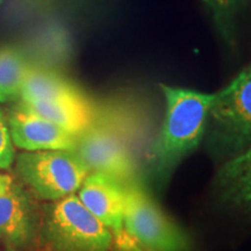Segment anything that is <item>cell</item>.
Instances as JSON below:
<instances>
[{"mask_svg":"<svg viewBox=\"0 0 251 251\" xmlns=\"http://www.w3.org/2000/svg\"><path fill=\"white\" fill-rule=\"evenodd\" d=\"M166 112L151 149L156 174L166 177L180 161L196 150L207 127L208 113L215 93L172 87L161 84Z\"/></svg>","mask_w":251,"mask_h":251,"instance_id":"cell-1","label":"cell"},{"mask_svg":"<svg viewBox=\"0 0 251 251\" xmlns=\"http://www.w3.org/2000/svg\"><path fill=\"white\" fill-rule=\"evenodd\" d=\"M114 235L76 194L45 202L37 247L42 251H111Z\"/></svg>","mask_w":251,"mask_h":251,"instance_id":"cell-2","label":"cell"},{"mask_svg":"<svg viewBox=\"0 0 251 251\" xmlns=\"http://www.w3.org/2000/svg\"><path fill=\"white\" fill-rule=\"evenodd\" d=\"M90 169L75 150L24 151L15 156V175L36 200L52 202L76 194Z\"/></svg>","mask_w":251,"mask_h":251,"instance_id":"cell-3","label":"cell"},{"mask_svg":"<svg viewBox=\"0 0 251 251\" xmlns=\"http://www.w3.org/2000/svg\"><path fill=\"white\" fill-rule=\"evenodd\" d=\"M124 229L151 251L192 249L188 235L163 212L137 178L126 184Z\"/></svg>","mask_w":251,"mask_h":251,"instance_id":"cell-4","label":"cell"},{"mask_svg":"<svg viewBox=\"0 0 251 251\" xmlns=\"http://www.w3.org/2000/svg\"><path fill=\"white\" fill-rule=\"evenodd\" d=\"M209 141L220 151L237 155L251 144V67L215 93L208 113Z\"/></svg>","mask_w":251,"mask_h":251,"instance_id":"cell-5","label":"cell"},{"mask_svg":"<svg viewBox=\"0 0 251 251\" xmlns=\"http://www.w3.org/2000/svg\"><path fill=\"white\" fill-rule=\"evenodd\" d=\"M76 151L91 172H103L122 183L136 179V163L124 133L102 121H96L78 137Z\"/></svg>","mask_w":251,"mask_h":251,"instance_id":"cell-6","label":"cell"},{"mask_svg":"<svg viewBox=\"0 0 251 251\" xmlns=\"http://www.w3.org/2000/svg\"><path fill=\"white\" fill-rule=\"evenodd\" d=\"M20 181L0 196V243L6 251H28L37 246L42 205Z\"/></svg>","mask_w":251,"mask_h":251,"instance_id":"cell-7","label":"cell"},{"mask_svg":"<svg viewBox=\"0 0 251 251\" xmlns=\"http://www.w3.org/2000/svg\"><path fill=\"white\" fill-rule=\"evenodd\" d=\"M7 120L15 147L25 151L75 150L78 139L54 122L30 111L20 101L9 109Z\"/></svg>","mask_w":251,"mask_h":251,"instance_id":"cell-8","label":"cell"},{"mask_svg":"<svg viewBox=\"0 0 251 251\" xmlns=\"http://www.w3.org/2000/svg\"><path fill=\"white\" fill-rule=\"evenodd\" d=\"M76 196L113 235L124 230L125 183L103 172H90Z\"/></svg>","mask_w":251,"mask_h":251,"instance_id":"cell-9","label":"cell"},{"mask_svg":"<svg viewBox=\"0 0 251 251\" xmlns=\"http://www.w3.org/2000/svg\"><path fill=\"white\" fill-rule=\"evenodd\" d=\"M214 188L226 205L251 211V144L221 166L215 176Z\"/></svg>","mask_w":251,"mask_h":251,"instance_id":"cell-10","label":"cell"},{"mask_svg":"<svg viewBox=\"0 0 251 251\" xmlns=\"http://www.w3.org/2000/svg\"><path fill=\"white\" fill-rule=\"evenodd\" d=\"M20 102L42 118L54 122L62 129L76 136L77 139L96 124L97 114H98L92 101H90L86 96L81 98L55 100V101Z\"/></svg>","mask_w":251,"mask_h":251,"instance_id":"cell-11","label":"cell"},{"mask_svg":"<svg viewBox=\"0 0 251 251\" xmlns=\"http://www.w3.org/2000/svg\"><path fill=\"white\" fill-rule=\"evenodd\" d=\"M86 94L70 79L45 67L28 65L21 89L20 101L29 103L37 101L74 99Z\"/></svg>","mask_w":251,"mask_h":251,"instance_id":"cell-12","label":"cell"},{"mask_svg":"<svg viewBox=\"0 0 251 251\" xmlns=\"http://www.w3.org/2000/svg\"><path fill=\"white\" fill-rule=\"evenodd\" d=\"M28 65L17 47L0 46V103L20 98Z\"/></svg>","mask_w":251,"mask_h":251,"instance_id":"cell-13","label":"cell"},{"mask_svg":"<svg viewBox=\"0 0 251 251\" xmlns=\"http://www.w3.org/2000/svg\"><path fill=\"white\" fill-rule=\"evenodd\" d=\"M15 161V149L8 120L0 109V170H7Z\"/></svg>","mask_w":251,"mask_h":251,"instance_id":"cell-14","label":"cell"},{"mask_svg":"<svg viewBox=\"0 0 251 251\" xmlns=\"http://www.w3.org/2000/svg\"><path fill=\"white\" fill-rule=\"evenodd\" d=\"M220 25H227L246 0H202Z\"/></svg>","mask_w":251,"mask_h":251,"instance_id":"cell-15","label":"cell"},{"mask_svg":"<svg viewBox=\"0 0 251 251\" xmlns=\"http://www.w3.org/2000/svg\"><path fill=\"white\" fill-rule=\"evenodd\" d=\"M111 251H151L135 241L127 231L122 230L118 235H114Z\"/></svg>","mask_w":251,"mask_h":251,"instance_id":"cell-16","label":"cell"},{"mask_svg":"<svg viewBox=\"0 0 251 251\" xmlns=\"http://www.w3.org/2000/svg\"><path fill=\"white\" fill-rule=\"evenodd\" d=\"M14 183V178L11 175L5 174V172H0V196L4 194L12 184Z\"/></svg>","mask_w":251,"mask_h":251,"instance_id":"cell-17","label":"cell"},{"mask_svg":"<svg viewBox=\"0 0 251 251\" xmlns=\"http://www.w3.org/2000/svg\"><path fill=\"white\" fill-rule=\"evenodd\" d=\"M1 1H2V0H0V4H1Z\"/></svg>","mask_w":251,"mask_h":251,"instance_id":"cell-18","label":"cell"}]
</instances>
